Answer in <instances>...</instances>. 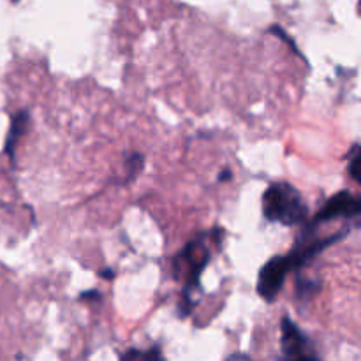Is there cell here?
<instances>
[{
    "mask_svg": "<svg viewBox=\"0 0 361 361\" xmlns=\"http://www.w3.org/2000/svg\"><path fill=\"white\" fill-rule=\"evenodd\" d=\"M263 215L268 222L282 226L303 224L309 214L302 192L288 182H275L263 194Z\"/></svg>",
    "mask_w": 361,
    "mask_h": 361,
    "instance_id": "cell-1",
    "label": "cell"
},
{
    "mask_svg": "<svg viewBox=\"0 0 361 361\" xmlns=\"http://www.w3.org/2000/svg\"><path fill=\"white\" fill-rule=\"evenodd\" d=\"M212 233H200L194 236L182 252L175 257V263L185 264L187 267V282L182 291V302H180V316L185 317L192 312L194 293L201 288V274L208 267L212 257V247L208 245V238Z\"/></svg>",
    "mask_w": 361,
    "mask_h": 361,
    "instance_id": "cell-2",
    "label": "cell"
},
{
    "mask_svg": "<svg viewBox=\"0 0 361 361\" xmlns=\"http://www.w3.org/2000/svg\"><path fill=\"white\" fill-rule=\"evenodd\" d=\"M361 214V201L349 190H341L334 197L324 203V207L314 215L312 221H309L303 228L307 233H316L321 224L335 221V219H345V221H356Z\"/></svg>",
    "mask_w": 361,
    "mask_h": 361,
    "instance_id": "cell-3",
    "label": "cell"
},
{
    "mask_svg": "<svg viewBox=\"0 0 361 361\" xmlns=\"http://www.w3.org/2000/svg\"><path fill=\"white\" fill-rule=\"evenodd\" d=\"M289 271H296L295 261H293L291 254H284V256H275L264 264L259 270V277H257V293L261 298L267 300L268 303L275 302L279 293L282 291L286 279H288Z\"/></svg>",
    "mask_w": 361,
    "mask_h": 361,
    "instance_id": "cell-4",
    "label": "cell"
},
{
    "mask_svg": "<svg viewBox=\"0 0 361 361\" xmlns=\"http://www.w3.org/2000/svg\"><path fill=\"white\" fill-rule=\"evenodd\" d=\"M281 345L282 356L291 360H317L319 355L316 353L312 341L305 335V331L300 330L288 316H284L281 324Z\"/></svg>",
    "mask_w": 361,
    "mask_h": 361,
    "instance_id": "cell-5",
    "label": "cell"
},
{
    "mask_svg": "<svg viewBox=\"0 0 361 361\" xmlns=\"http://www.w3.org/2000/svg\"><path fill=\"white\" fill-rule=\"evenodd\" d=\"M28 123H30V113H28L27 109H21V111H18L16 115L13 116L9 134H7L6 140V154L11 155V157H14V148H16L20 137L27 133Z\"/></svg>",
    "mask_w": 361,
    "mask_h": 361,
    "instance_id": "cell-6",
    "label": "cell"
},
{
    "mask_svg": "<svg viewBox=\"0 0 361 361\" xmlns=\"http://www.w3.org/2000/svg\"><path fill=\"white\" fill-rule=\"evenodd\" d=\"M126 168H127V182H133L134 178L137 176V173L143 169V155L137 154V152H134V154H130L129 157H127L126 161Z\"/></svg>",
    "mask_w": 361,
    "mask_h": 361,
    "instance_id": "cell-7",
    "label": "cell"
},
{
    "mask_svg": "<svg viewBox=\"0 0 361 361\" xmlns=\"http://www.w3.org/2000/svg\"><path fill=\"white\" fill-rule=\"evenodd\" d=\"M296 291H298L300 298L309 300L310 296L319 291V281H307L305 279V282H303V279L300 277L298 284H296Z\"/></svg>",
    "mask_w": 361,
    "mask_h": 361,
    "instance_id": "cell-8",
    "label": "cell"
},
{
    "mask_svg": "<svg viewBox=\"0 0 361 361\" xmlns=\"http://www.w3.org/2000/svg\"><path fill=\"white\" fill-rule=\"evenodd\" d=\"M360 166H361V161H360V145H355L351 150V154H349V175L353 176V180L355 182H360Z\"/></svg>",
    "mask_w": 361,
    "mask_h": 361,
    "instance_id": "cell-9",
    "label": "cell"
},
{
    "mask_svg": "<svg viewBox=\"0 0 361 361\" xmlns=\"http://www.w3.org/2000/svg\"><path fill=\"white\" fill-rule=\"evenodd\" d=\"M123 358H162L161 353L157 351V348H154V351H137V349H130V351L123 353Z\"/></svg>",
    "mask_w": 361,
    "mask_h": 361,
    "instance_id": "cell-10",
    "label": "cell"
},
{
    "mask_svg": "<svg viewBox=\"0 0 361 361\" xmlns=\"http://www.w3.org/2000/svg\"><path fill=\"white\" fill-rule=\"evenodd\" d=\"M80 300H97V302H101L102 300V296H101V293L99 291H95V289H88L87 293H83V295L80 296Z\"/></svg>",
    "mask_w": 361,
    "mask_h": 361,
    "instance_id": "cell-11",
    "label": "cell"
},
{
    "mask_svg": "<svg viewBox=\"0 0 361 361\" xmlns=\"http://www.w3.org/2000/svg\"><path fill=\"white\" fill-rule=\"evenodd\" d=\"M99 275H101L102 279H106V281H113V277H115V271H113L111 268H104V270L99 271Z\"/></svg>",
    "mask_w": 361,
    "mask_h": 361,
    "instance_id": "cell-12",
    "label": "cell"
},
{
    "mask_svg": "<svg viewBox=\"0 0 361 361\" xmlns=\"http://www.w3.org/2000/svg\"><path fill=\"white\" fill-rule=\"evenodd\" d=\"M231 176H233V171L229 168H226L224 171L219 175V182H229V180H231Z\"/></svg>",
    "mask_w": 361,
    "mask_h": 361,
    "instance_id": "cell-13",
    "label": "cell"
}]
</instances>
